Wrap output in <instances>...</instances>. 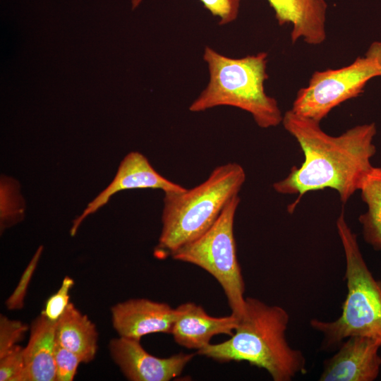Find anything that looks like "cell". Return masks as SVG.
<instances>
[{"instance_id":"12","label":"cell","mask_w":381,"mask_h":381,"mask_svg":"<svg viewBox=\"0 0 381 381\" xmlns=\"http://www.w3.org/2000/svg\"><path fill=\"white\" fill-rule=\"evenodd\" d=\"M171 334L180 346L197 351L207 346L217 334L231 336L238 318L231 314L213 317L198 304L188 302L179 306Z\"/></svg>"},{"instance_id":"9","label":"cell","mask_w":381,"mask_h":381,"mask_svg":"<svg viewBox=\"0 0 381 381\" xmlns=\"http://www.w3.org/2000/svg\"><path fill=\"white\" fill-rule=\"evenodd\" d=\"M145 188L160 189L164 193H179L186 189L158 173L143 154L131 152L121 162L114 178L108 186L74 219L70 230L71 235L73 236L84 219L105 205L114 194L123 190Z\"/></svg>"},{"instance_id":"16","label":"cell","mask_w":381,"mask_h":381,"mask_svg":"<svg viewBox=\"0 0 381 381\" xmlns=\"http://www.w3.org/2000/svg\"><path fill=\"white\" fill-rule=\"evenodd\" d=\"M367 210L359 216L365 241L381 250V167H373L359 189Z\"/></svg>"},{"instance_id":"11","label":"cell","mask_w":381,"mask_h":381,"mask_svg":"<svg viewBox=\"0 0 381 381\" xmlns=\"http://www.w3.org/2000/svg\"><path fill=\"white\" fill-rule=\"evenodd\" d=\"M111 319L119 337L140 340L153 333L171 334L176 308L147 298H133L111 307Z\"/></svg>"},{"instance_id":"15","label":"cell","mask_w":381,"mask_h":381,"mask_svg":"<svg viewBox=\"0 0 381 381\" xmlns=\"http://www.w3.org/2000/svg\"><path fill=\"white\" fill-rule=\"evenodd\" d=\"M98 334L95 325L72 303L56 322V340L76 354L82 363H89L97 350Z\"/></svg>"},{"instance_id":"23","label":"cell","mask_w":381,"mask_h":381,"mask_svg":"<svg viewBox=\"0 0 381 381\" xmlns=\"http://www.w3.org/2000/svg\"><path fill=\"white\" fill-rule=\"evenodd\" d=\"M381 77V76H380Z\"/></svg>"},{"instance_id":"8","label":"cell","mask_w":381,"mask_h":381,"mask_svg":"<svg viewBox=\"0 0 381 381\" xmlns=\"http://www.w3.org/2000/svg\"><path fill=\"white\" fill-rule=\"evenodd\" d=\"M111 358L131 381H169L179 377L195 353H179L158 358L147 353L140 340L119 337L109 344Z\"/></svg>"},{"instance_id":"10","label":"cell","mask_w":381,"mask_h":381,"mask_svg":"<svg viewBox=\"0 0 381 381\" xmlns=\"http://www.w3.org/2000/svg\"><path fill=\"white\" fill-rule=\"evenodd\" d=\"M324 362L320 381H374L379 376L380 343L372 338L353 336Z\"/></svg>"},{"instance_id":"20","label":"cell","mask_w":381,"mask_h":381,"mask_svg":"<svg viewBox=\"0 0 381 381\" xmlns=\"http://www.w3.org/2000/svg\"><path fill=\"white\" fill-rule=\"evenodd\" d=\"M56 381H71L77 372L80 358L72 351L62 346L56 340L54 348Z\"/></svg>"},{"instance_id":"5","label":"cell","mask_w":381,"mask_h":381,"mask_svg":"<svg viewBox=\"0 0 381 381\" xmlns=\"http://www.w3.org/2000/svg\"><path fill=\"white\" fill-rule=\"evenodd\" d=\"M336 226L345 256L346 296L337 319L314 318L310 325L322 334L323 349L338 347L353 336L370 337L381 345V280L376 279L368 269L344 212L338 217Z\"/></svg>"},{"instance_id":"17","label":"cell","mask_w":381,"mask_h":381,"mask_svg":"<svg viewBox=\"0 0 381 381\" xmlns=\"http://www.w3.org/2000/svg\"><path fill=\"white\" fill-rule=\"evenodd\" d=\"M204 8L218 18L219 25L235 21L239 14L242 0H199ZM142 0H131L132 8L139 6Z\"/></svg>"},{"instance_id":"7","label":"cell","mask_w":381,"mask_h":381,"mask_svg":"<svg viewBox=\"0 0 381 381\" xmlns=\"http://www.w3.org/2000/svg\"><path fill=\"white\" fill-rule=\"evenodd\" d=\"M381 76V42L370 44L363 56L348 66L315 71L293 102L296 114L320 122L336 107L359 96L372 78Z\"/></svg>"},{"instance_id":"13","label":"cell","mask_w":381,"mask_h":381,"mask_svg":"<svg viewBox=\"0 0 381 381\" xmlns=\"http://www.w3.org/2000/svg\"><path fill=\"white\" fill-rule=\"evenodd\" d=\"M280 26L291 25L292 44L302 40L310 45H319L327 37L326 0H267Z\"/></svg>"},{"instance_id":"22","label":"cell","mask_w":381,"mask_h":381,"mask_svg":"<svg viewBox=\"0 0 381 381\" xmlns=\"http://www.w3.org/2000/svg\"><path fill=\"white\" fill-rule=\"evenodd\" d=\"M28 327L18 320L8 319L5 315L0 317V357L17 345Z\"/></svg>"},{"instance_id":"3","label":"cell","mask_w":381,"mask_h":381,"mask_svg":"<svg viewBox=\"0 0 381 381\" xmlns=\"http://www.w3.org/2000/svg\"><path fill=\"white\" fill-rule=\"evenodd\" d=\"M202 59L207 66L209 81L190 104V111L229 106L248 112L260 128L282 123L284 114L278 102L265 90L268 78L266 52L231 58L206 46Z\"/></svg>"},{"instance_id":"19","label":"cell","mask_w":381,"mask_h":381,"mask_svg":"<svg viewBox=\"0 0 381 381\" xmlns=\"http://www.w3.org/2000/svg\"><path fill=\"white\" fill-rule=\"evenodd\" d=\"M24 370L23 348L16 345L0 357V380L22 381Z\"/></svg>"},{"instance_id":"2","label":"cell","mask_w":381,"mask_h":381,"mask_svg":"<svg viewBox=\"0 0 381 381\" xmlns=\"http://www.w3.org/2000/svg\"><path fill=\"white\" fill-rule=\"evenodd\" d=\"M289 315L282 307L246 298L245 309L230 339L209 344L196 354L219 363L246 361L265 370L274 381L306 373V360L286 337Z\"/></svg>"},{"instance_id":"21","label":"cell","mask_w":381,"mask_h":381,"mask_svg":"<svg viewBox=\"0 0 381 381\" xmlns=\"http://www.w3.org/2000/svg\"><path fill=\"white\" fill-rule=\"evenodd\" d=\"M73 285V279L68 276L65 277L59 289L47 299L41 314L50 320L57 321L69 304L68 293Z\"/></svg>"},{"instance_id":"14","label":"cell","mask_w":381,"mask_h":381,"mask_svg":"<svg viewBox=\"0 0 381 381\" xmlns=\"http://www.w3.org/2000/svg\"><path fill=\"white\" fill-rule=\"evenodd\" d=\"M56 322L41 314L32 322L29 341L23 349L22 381H56Z\"/></svg>"},{"instance_id":"1","label":"cell","mask_w":381,"mask_h":381,"mask_svg":"<svg viewBox=\"0 0 381 381\" xmlns=\"http://www.w3.org/2000/svg\"><path fill=\"white\" fill-rule=\"evenodd\" d=\"M282 124L304 155L300 167H293L285 178L272 185L278 193L298 195L289 211H294L306 193L325 188L335 190L341 202H347L373 167L375 123L357 125L332 136L322 129L320 122L289 109Z\"/></svg>"},{"instance_id":"4","label":"cell","mask_w":381,"mask_h":381,"mask_svg":"<svg viewBox=\"0 0 381 381\" xmlns=\"http://www.w3.org/2000/svg\"><path fill=\"white\" fill-rule=\"evenodd\" d=\"M246 178L241 164L228 162L215 167L206 180L193 188L164 193L156 256L171 255L206 232L229 201L238 195Z\"/></svg>"},{"instance_id":"6","label":"cell","mask_w":381,"mask_h":381,"mask_svg":"<svg viewBox=\"0 0 381 381\" xmlns=\"http://www.w3.org/2000/svg\"><path fill=\"white\" fill-rule=\"evenodd\" d=\"M238 195L226 205L214 224L198 238L182 246L171 256L174 260L200 267L221 285L231 310L238 319L245 309V284L237 258L234 233Z\"/></svg>"},{"instance_id":"18","label":"cell","mask_w":381,"mask_h":381,"mask_svg":"<svg viewBox=\"0 0 381 381\" xmlns=\"http://www.w3.org/2000/svg\"><path fill=\"white\" fill-rule=\"evenodd\" d=\"M42 251L43 246H40L27 265L13 292L6 300V306L8 310H19L23 308L30 281L37 267Z\"/></svg>"}]
</instances>
